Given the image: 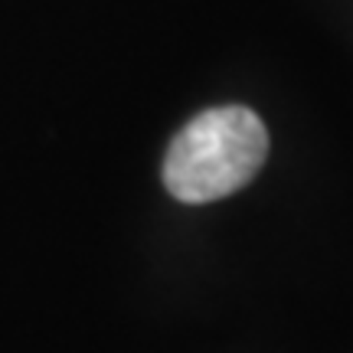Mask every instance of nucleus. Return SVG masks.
Masks as SVG:
<instances>
[{"instance_id":"obj_1","label":"nucleus","mask_w":353,"mask_h":353,"mask_svg":"<svg viewBox=\"0 0 353 353\" xmlns=\"http://www.w3.org/2000/svg\"><path fill=\"white\" fill-rule=\"evenodd\" d=\"M268 157V131L245 105L196 114L164 157V187L180 203H213L242 190Z\"/></svg>"}]
</instances>
